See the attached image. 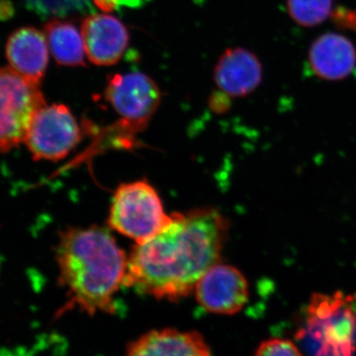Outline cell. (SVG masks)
Wrapping results in <instances>:
<instances>
[{
  "mask_svg": "<svg viewBox=\"0 0 356 356\" xmlns=\"http://www.w3.org/2000/svg\"><path fill=\"white\" fill-rule=\"evenodd\" d=\"M332 0H287V10L294 22L304 27L322 24L331 15Z\"/></svg>",
  "mask_w": 356,
  "mask_h": 356,
  "instance_id": "cell-15",
  "label": "cell"
},
{
  "mask_svg": "<svg viewBox=\"0 0 356 356\" xmlns=\"http://www.w3.org/2000/svg\"><path fill=\"white\" fill-rule=\"evenodd\" d=\"M95 6L104 13H111L118 6L119 0H93Z\"/></svg>",
  "mask_w": 356,
  "mask_h": 356,
  "instance_id": "cell-18",
  "label": "cell"
},
{
  "mask_svg": "<svg viewBox=\"0 0 356 356\" xmlns=\"http://www.w3.org/2000/svg\"><path fill=\"white\" fill-rule=\"evenodd\" d=\"M1 267H2V259H1V257H0V273H1Z\"/></svg>",
  "mask_w": 356,
  "mask_h": 356,
  "instance_id": "cell-19",
  "label": "cell"
},
{
  "mask_svg": "<svg viewBox=\"0 0 356 356\" xmlns=\"http://www.w3.org/2000/svg\"><path fill=\"white\" fill-rule=\"evenodd\" d=\"M51 55L58 65L81 67L86 64V53L83 33L69 21L54 19L44 28Z\"/></svg>",
  "mask_w": 356,
  "mask_h": 356,
  "instance_id": "cell-14",
  "label": "cell"
},
{
  "mask_svg": "<svg viewBox=\"0 0 356 356\" xmlns=\"http://www.w3.org/2000/svg\"><path fill=\"white\" fill-rule=\"evenodd\" d=\"M83 138L79 122L64 104L44 105L35 115L24 144L35 161H58Z\"/></svg>",
  "mask_w": 356,
  "mask_h": 356,
  "instance_id": "cell-7",
  "label": "cell"
},
{
  "mask_svg": "<svg viewBox=\"0 0 356 356\" xmlns=\"http://www.w3.org/2000/svg\"><path fill=\"white\" fill-rule=\"evenodd\" d=\"M172 220L168 215L158 191L147 180L119 185L111 201L110 228L135 241L146 242L165 229Z\"/></svg>",
  "mask_w": 356,
  "mask_h": 356,
  "instance_id": "cell-4",
  "label": "cell"
},
{
  "mask_svg": "<svg viewBox=\"0 0 356 356\" xmlns=\"http://www.w3.org/2000/svg\"><path fill=\"white\" fill-rule=\"evenodd\" d=\"M194 293L206 311L235 315L247 304L250 290L247 278L238 268L219 262L204 274Z\"/></svg>",
  "mask_w": 356,
  "mask_h": 356,
  "instance_id": "cell-8",
  "label": "cell"
},
{
  "mask_svg": "<svg viewBox=\"0 0 356 356\" xmlns=\"http://www.w3.org/2000/svg\"><path fill=\"white\" fill-rule=\"evenodd\" d=\"M126 356H212L197 332L154 330L129 344Z\"/></svg>",
  "mask_w": 356,
  "mask_h": 356,
  "instance_id": "cell-12",
  "label": "cell"
},
{
  "mask_svg": "<svg viewBox=\"0 0 356 356\" xmlns=\"http://www.w3.org/2000/svg\"><path fill=\"white\" fill-rule=\"evenodd\" d=\"M254 356H303L295 343L288 339H270L264 341Z\"/></svg>",
  "mask_w": 356,
  "mask_h": 356,
  "instance_id": "cell-16",
  "label": "cell"
},
{
  "mask_svg": "<svg viewBox=\"0 0 356 356\" xmlns=\"http://www.w3.org/2000/svg\"><path fill=\"white\" fill-rule=\"evenodd\" d=\"M56 261L58 282L69 297L67 307L91 316L115 313V295L125 282L128 257L108 229H65L58 236Z\"/></svg>",
  "mask_w": 356,
  "mask_h": 356,
  "instance_id": "cell-2",
  "label": "cell"
},
{
  "mask_svg": "<svg viewBox=\"0 0 356 356\" xmlns=\"http://www.w3.org/2000/svg\"><path fill=\"white\" fill-rule=\"evenodd\" d=\"M334 18L339 24L356 29V13L341 9V10H337Z\"/></svg>",
  "mask_w": 356,
  "mask_h": 356,
  "instance_id": "cell-17",
  "label": "cell"
},
{
  "mask_svg": "<svg viewBox=\"0 0 356 356\" xmlns=\"http://www.w3.org/2000/svg\"><path fill=\"white\" fill-rule=\"evenodd\" d=\"M6 58L14 72L40 84L49 63V44L44 33L34 27H22L9 36Z\"/></svg>",
  "mask_w": 356,
  "mask_h": 356,
  "instance_id": "cell-11",
  "label": "cell"
},
{
  "mask_svg": "<svg viewBox=\"0 0 356 356\" xmlns=\"http://www.w3.org/2000/svg\"><path fill=\"white\" fill-rule=\"evenodd\" d=\"M215 83L224 95L242 97L254 92L262 81V65L254 53L228 49L218 60Z\"/></svg>",
  "mask_w": 356,
  "mask_h": 356,
  "instance_id": "cell-10",
  "label": "cell"
},
{
  "mask_svg": "<svg viewBox=\"0 0 356 356\" xmlns=\"http://www.w3.org/2000/svg\"><path fill=\"white\" fill-rule=\"evenodd\" d=\"M172 215L161 233L136 243L124 285L175 302L193 293L204 274L219 264L229 224L212 207Z\"/></svg>",
  "mask_w": 356,
  "mask_h": 356,
  "instance_id": "cell-1",
  "label": "cell"
},
{
  "mask_svg": "<svg viewBox=\"0 0 356 356\" xmlns=\"http://www.w3.org/2000/svg\"><path fill=\"white\" fill-rule=\"evenodd\" d=\"M309 63L312 70L320 79L341 81L350 76L355 70V46L343 35L327 33L312 44Z\"/></svg>",
  "mask_w": 356,
  "mask_h": 356,
  "instance_id": "cell-13",
  "label": "cell"
},
{
  "mask_svg": "<svg viewBox=\"0 0 356 356\" xmlns=\"http://www.w3.org/2000/svg\"><path fill=\"white\" fill-rule=\"evenodd\" d=\"M40 84L0 67V153L24 143L35 115L46 105Z\"/></svg>",
  "mask_w": 356,
  "mask_h": 356,
  "instance_id": "cell-5",
  "label": "cell"
},
{
  "mask_svg": "<svg viewBox=\"0 0 356 356\" xmlns=\"http://www.w3.org/2000/svg\"><path fill=\"white\" fill-rule=\"evenodd\" d=\"M86 57L96 65L116 64L125 53L129 32L125 25L108 14H93L81 26Z\"/></svg>",
  "mask_w": 356,
  "mask_h": 356,
  "instance_id": "cell-9",
  "label": "cell"
},
{
  "mask_svg": "<svg viewBox=\"0 0 356 356\" xmlns=\"http://www.w3.org/2000/svg\"><path fill=\"white\" fill-rule=\"evenodd\" d=\"M304 334L318 344L316 356H353L356 348V294L312 295Z\"/></svg>",
  "mask_w": 356,
  "mask_h": 356,
  "instance_id": "cell-3",
  "label": "cell"
},
{
  "mask_svg": "<svg viewBox=\"0 0 356 356\" xmlns=\"http://www.w3.org/2000/svg\"><path fill=\"white\" fill-rule=\"evenodd\" d=\"M105 98L120 117L119 132L131 136L147 127L159 108L161 91L151 77L134 72L110 77Z\"/></svg>",
  "mask_w": 356,
  "mask_h": 356,
  "instance_id": "cell-6",
  "label": "cell"
}]
</instances>
